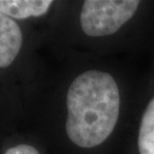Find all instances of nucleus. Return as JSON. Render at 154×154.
<instances>
[{"label": "nucleus", "instance_id": "obj_1", "mask_svg": "<svg viewBox=\"0 0 154 154\" xmlns=\"http://www.w3.org/2000/svg\"><path fill=\"white\" fill-rule=\"evenodd\" d=\"M128 57L90 56L63 96V134L82 154H125L145 71Z\"/></svg>", "mask_w": 154, "mask_h": 154}, {"label": "nucleus", "instance_id": "obj_2", "mask_svg": "<svg viewBox=\"0 0 154 154\" xmlns=\"http://www.w3.org/2000/svg\"><path fill=\"white\" fill-rule=\"evenodd\" d=\"M76 21L90 56L154 53V0H84Z\"/></svg>", "mask_w": 154, "mask_h": 154}, {"label": "nucleus", "instance_id": "obj_3", "mask_svg": "<svg viewBox=\"0 0 154 154\" xmlns=\"http://www.w3.org/2000/svg\"><path fill=\"white\" fill-rule=\"evenodd\" d=\"M125 154H154V53L145 71Z\"/></svg>", "mask_w": 154, "mask_h": 154}, {"label": "nucleus", "instance_id": "obj_4", "mask_svg": "<svg viewBox=\"0 0 154 154\" xmlns=\"http://www.w3.org/2000/svg\"><path fill=\"white\" fill-rule=\"evenodd\" d=\"M22 44L23 35L19 25L0 11V68L13 63Z\"/></svg>", "mask_w": 154, "mask_h": 154}, {"label": "nucleus", "instance_id": "obj_5", "mask_svg": "<svg viewBox=\"0 0 154 154\" xmlns=\"http://www.w3.org/2000/svg\"><path fill=\"white\" fill-rule=\"evenodd\" d=\"M52 0H0V11L12 19L39 18L49 13Z\"/></svg>", "mask_w": 154, "mask_h": 154}, {"label": "nucleus", "instance_id": "obj_6", "mask_svg": "<svg viewBox=\"0 0 154 154\" xmlns=\"http://www.w3.org/2000/svg\"><path fill=\"white\" fill-rule=\"evenodd\" d=\"M5 154H41L35 146L29 144H19L9 148Z\"/></svg>", "mask_w": 154, "mask_h": 154}]
</instances>
